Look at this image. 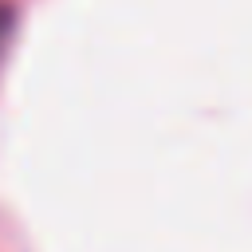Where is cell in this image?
<instances>
[{
    "label": "cell",
    "mask_w": 252,
    "mask_h": 252,
    "mask_svg": "<svg viewBox=\"0 0 252 252\" xmlns=\"http://www.w3.org/2000/svg\"><path fill=\"white\" fill-rule=\"evenodd\" d=\"M8 32H12V8L0 4V51H4V43H8Z\"/></svg>",
    "instance_id": "cell-1"
}]
</instances>
